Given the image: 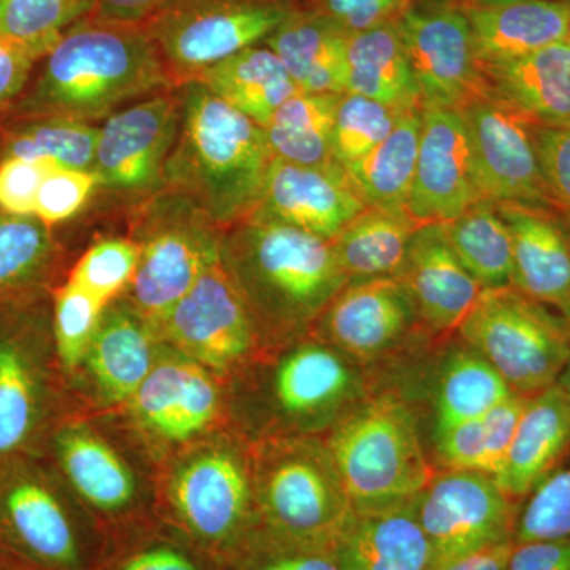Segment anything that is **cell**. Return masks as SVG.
<instances>
[{
  "label": "cell",
  "mask_w": 570,
  "mask_h": 570,
  "mask_svg": "<svg viewBox=\"0 0 570 570\" xmlns=\"http://www.w3.org/2000/svg\"><path fill=\"white\" fill-rule=\"evenodd\" d=\"M0 121L58 118L96 124L154 94L174 89L142 24L88 17L39 62Z\"/></svg>",
  "instance_id": "1"
},
{
  "label": "cell",
  "mask_w": 570,
  "mask_h": 570,
  "mask_svg": "<svg viewBox=\"0 0 570 570\" xmlns=\"http://www.w3.org/2000/svg\"><path fill=\"white\" fill-rule=\"evenodd\" d=\"M220 264L264 352L313 335L318 318L348 283L328 239L261 213L225 228Z\"/></svg>",
  "instance_id": "2"
},
{
  "label": "cell",
  "mask_w": 570,
  "mask_h": 570,
  "mask_svg": "<svg viewBox=\"0 0 570 570\" xmlns=\"http://www.w3.org/2000/svg\"><path fill=\"white\" fill-rule=\"evenodd\" d=\"M225 387L228 422L247 441L326 436L379 390L376 374L314 335L265 352Z\"/></svg>",
  "instance_id": "3"
},
{
  "label": "cell",
  "mask_w": 570,
  "mask_h": 570,
  "mask_svg": "<svg viewBox=\"0 0 570 570\" xmlns=\"http://www.w3.org/2000/svg\"><path fill=\"white\" fill-rule=\"evenodd\" d=\"M175 92L179 129L165 164L164 189L186 195L225 230L261 205L273 160L264 127L204 82H183Z\"/></svg>",
  "instance_id": "4"
},
{
  "label": "cell",
  "mask_w": 570,
  "mask_h": 570,
  "mask_svg": "<svg viewBox=\"0 0 570 570\" xmlns=\"http://www.w3.org/2000/svg\"><path fill=\"white\" fill-rule=\"evenodd\" d=\"M156 517L228 566L261 531L250 441L227 426L157 468Z\"/></svg>",
  "instance_id": "5"
},
{
  "label": "cell",
  "mask_w": 570,
  "mask_h": 570,
  "mask_svg": "<svg viewBox=\"0 0 570 570\" xmlns=\"http://www.w3.org/2000/svg\"><path fill=\"white\" fill-rule=\"evenodd\" d=\"M43 456L107 538L156 517L157 466L116 412H71Z\"/></svg>",
  "instance_id": "6"
},
{
  "label": "cell",
  "mask_w": 570,
  "mask_h": 570,
  "mask_svg": "<svg viewBox=\"0 0 570 570\" xmlns=\"http://www.w3.org/2000/svg\"><path fill=\"white\" fill-rule=\"evenodd\" d=\"M261 531L284 542L333 550L355 515L324 436L250 441Z\"/></svg>",
  "instance_id": "7"
},
{
  "label": "cell",
  "mask_w": 570,
  "mask_h": 570,
  "mask_svg": "<svg viewBox=\"0 0 570 570\" xmlns=\"http://www.w3.org/2000/svg\"><path fill=\"white\" fill-rule=\"evenodd\" d=\"M107 542L43 455L0 459V551L36 570H96Z\"/></svg>",
  "instance_id": "8"
},
{
  "label": "cell",
  "mask_w": 570,
  "mask_h": 570,
  "mask_svg": "<svg viewBox=\"0 0 570 570\" xmlns=\"http://www.w3.org/2000/svg\"><path fill=\"white\" fill-rule=\"evenodd\" d=\"M51 295L0 311V459L43 455L55 428L86 406L56 352Z\"/></svg>",
  "instance_id": "9"
},
{
  "label": "cell",
  "mask_w": 570,
  "mask_h": 570,
  "mask_svg": "<svg viewBox=\"0 0 570 570\" xmlns=\"http://www.w3.org/2000/svg\"><path fill=\"white\" fill-rule=\"evenodd\" d=\"M325 441L355 512L412 501L433 479L415 409L395 392L377 390Z\"/></svg>",
  "instance_id": "10"
},
{
  "label": "cell",
  "mask_w": 570,
  "mask_h": 570,
  "mask_svg": "<svg viewBox=\"0 0 570 570\" xmlns=\"http://www.w3.org/2000/svg\"><path fill=\"white\" fill-rule=\"evenodd\" d=\"M138 264L126 296L154 326L220 261L224 230L186 195L163 189L129 214Z\"/></svg>",
  "instance_id": "11"
},
{
  "label": "cell",
  "mask_w": 570,
  "mask_h": 570,
  "mask_svg": "<svg viewBox=\"0 0 570 570\" xmlns=\"http://www.w3.org/2000/svg\"><path fill=\"white\" fill-rule=\"evenodd\" d=\"M455 335L521 396L557 384L570 354V318L512 285L482 291Z\"/></svg>",
  "instance_id": "12"
},
{
  "label": "cell",
  "mask_w": 570,
  "mask_h": 570,
  "mask_svg": "<svg viewBox=\"0 0 570 570\" xmlns=\"http://www.w3.org/2000/svg\"><path fill=\"white\" fill-rule=\"evenodd\" d=\"M116 414L157 468L230 426L224 382L164 341L151 373Z\"/></svg>",
  "instance_id": "13"
},
{
  "label": "cell",
  "mask_w": 570,
  "mask_h": 570,
  "mask_svg": "<svg viewBox=\"0 0 570 570\" xmlns=\"http://www.w3.org/2000/svg\"><path fill=\"white\" fill-rule=\"evenodd\" d=\"M291 10L272 0H163L142 26L178 86L264 43Z\"/></svg>",
  "instance_id": "14"
},
{
  "label": "cell",
  "mask_w": 570,
  "mask_h": 570,
  "mask_svg": "<svg viewBox=\"0 0 570 570\" xmlns=\"http://www.w3.org/2000/svg\"><path fill=\"white\" fill-rule=\"evenodd\" d=\"M313 335L376 374L377 384L438 340L420 321L414 299L396 276L348 281Z\"/></svg>",
  "instance_id": "15"
},
{
  "label": "cell",
  "mask_w": 570,
  "mask_h": 570,
  "mask_svg": "<svg viewBox=\"0 0 570 570\" xmlns=\"http://www.w3.org/2000/svg\"><path fill=\"white\" fill-rule=\"evenodd\" d=\"M179 129L175 88L116 111L99 126L92 170L105 206L129 214L164 189Z\"/></svg>",
  "instance_id": "16"
},
{
  "label": "cell",
  "mask_w": 570,
  "mask_h": 570,
  "mask_svg": "<svg viewBox=\"0 0 570 570\" xmlns=\"http://www.w3.org/2000/svg\"><path fill=\"white\" fill-rule=\"evenodd\" d=\"M156 330L167 346L212 371L224 384L265 354L245 303L220 261L198 277Z\"/></svg>",
  "instance_id": "17"
},
{
  "label": "cell",
  "mask_w": 570,
  "mask_h": 570,
  "mask_svg": "<svg viewBox=\"0 0 570 570\" xmlns=\"http://www.w3.org/2000/svg\"><path fill=\"white\" fill-rule=\"evenodd\" d=\"M520 502L478 471H436L414 498L415 515L436 553L438 568L513 542Z\"/></svg>",
  "instance_id": "18"
},
{
  "label": "cell",
  "mask_w": 570,
  "mask_h": 570,
  "mask_svg": "<svg viewBox=\"0 0 570 570\" xmlns=\"http://www.w3.org/2000/svg\"><path fill=\"white\" fill-rule=\"evenodd\" d=\"M396 26L422 104L460 110L489 91L461 0H415Z\"/></svg>",
  "instance_id": "19"
},
{
  "label": "cell",
  "mask_w": 570,
  "mask_h": 570,
  "mask_svg": "<svg viewBox=\"0 0 570 570\" xmlns=\"http://www.w3.org/2000/svg\"><path fill=\"white\" fill-rule=\"evenodd\" d=\"M459 111L466 124L482 200L554 208L540 167L534 124L490 89Z\"/></svg>",
  "instance_id": "20"
},
{
  "label": "cell",
  "mask_w": 570,
  "mask_h": 570,
  "mask_svg": "<svg viewBox=\"0 0 570 570\" xmlns=\"http://www.w3.org/2000/svg\"><path fill=\"white\" fill-rule=\"evenodd\" d=\"M160 348L156 326L119 296L105 307L71 387L88 407L121 411L151 373Z\"/></svg>",
  "instance_id": "21"
},
{
  "label": "cell",
  "mask_w": 570,
  "mask_h": 570,
  "mask_svg": "<svg viewBox=\"0 0 570 570\" xmlns=\"http://www.w3.org/2000/svg\"><path fill=\"white\" fill-rule=\"evenodd\" d=\"M482 200L459 110L422 104V134L406 209L420 224H444Z\"/></svg>",
  "instance_id": "22"
},
{
  "label": "cell",
  "mask_w": 570,
  "mask_h": 570,
  "mask_svg": "<svg viewBox=\"0 0 570 570\" xmlns=\"http://www.w3.org/2000/svg\"><path fill=\"white\" fill-rule=\"evenodd\" d=\"M456 336V335H455ZM449 340V337H448ZM431 346L396 371H411L412 387L423 384L431 409V439L450 428L478 419L515 395L497 370L456 336L452 343Z\"/></svg>",
  "instance_id": "23"
},
{
  "label": "cell",
  "mask_w": 570,
  "mask_h": 570,
  "mask_svg": "<svg viewBox=\"0 0 570 570\" xmlns=\"http://www.w3.org/2000/svg\"><path fill=\"white\" fill-rule=\"evenodd\" d=\"M513 245L512 287L570 318V224L550 206L494 204Z\"/></svg>",
  "instance_id": "24"
},
{
  "label": "cell",
  "mask_w": 570,
  "mask_h": 570,
  "mask_svg": "<svg viewBox=\"0 0 570 570\" xmlns=\"http://www.w3.org/2000/svg\"><path fill=\"white\" fill-rule=\"evenodd\" d=\"M365 208L344 168L303 167L273 157L254 213L332 242Z\"/></svg>",
  "instance_id": "25"
},
{
  "label": "cell",
  "mask_w": 570,
  "mask_h": 570,
  "mask_svg": "<svg viewBox=\"0 0 570 570\" xmlns=\"http://www.w3.org/2000/svg\"><path fill=\"white\" fill-rule=\"evenodd\" d=\"M438 340L455 335L483 288L453 253L442 224H422L396 275Z\"/></svg>",
  "instance_id": "26"
},
{
  "label": "cell",
  "mask_w": 570,
  "mask_h": 570,
  "mask_svg": "<svg viewBox=\"0 0 570 570\" xmlns=\"http://www.w3.org/2000/svg\"><path fill=\"white\" fill-rule=\"evenodd\" d=\"M480 66L568 39L570 0H461Z\"/></svg>",
  "instance_id": "27"
},
{
  "label": "cell",
  "mask_w": 570,
  "mask_h": 570,
  "mask_svg": "<svg viewBox=\"0 0 570 570\" xmlns=\"http://www.w3.org/2000/svg\"><path fill=\"white\" fill-rule=\"evenodd\" d=\"M569 453L570 400L554 384L528 400L498 483L521 504L561 468Z\"/></svg>",
  "instance_id": "28"
},
{
  "label": "cell",
  "mask_w": 570,
  "mask_h": 570,
  "mask_svg": "<svg viewBox=\"0 0 570 570\" xmlns=\"http://www.w3.org/2000/svg\"><path fill=\"white\" fill-rule=\"evenodd\" d=\"M341 570H436L433 546L420 527L414 499L395 508L355 512L333 547Z\"/></svg>",
  "instance_id": "29"
},
{
  "label": "cell",
  "mask_w": 570,
  "mask_h": 570,
  "mask_svg": "<svg viewBox=\"0 0 570 570\" xmlns=\"http://www.w3.org/2000/svg\"><path fill=\"white\" fill-rule=\"evenodd\" d=\"M490 92L534 126L570 124V45L558 41L519 58L480 66Z\"/></svg>",
  "instance_id": "30"
},
{
  "label": "cell",
  "mask_w": 570,
  "mask_h": 570,
  "mask_svg": "<svg viewBox=\"0 0 570 570\" xmlns=\"http://www.w3.org/2000/svg\"><path fill=\"white\" fill-rule=\"evenodd\" d=\"M67 253L36 216L0 212V311L50 296L66 279Z\"/></svg>",
  "instance_id": "31"
},
{
  "label": "cell",
  "mask_w": 570,
  "mask_h": 570,
  "mask_svg": "<svg viewBox=\"0 0 570 570\" xmlns=\"http://www.w3.org/2000/svg\"><path fill=\"white\" fill-rule=\"evenodd\" d=\"M264 43L299 92H346L348 36L321 14L292 9Z\"/></svg>",
  "instance_id": "32"
},
{
  "label": "cell",
  "mask_w": 570,
  "mask_h": 570,
  "mask_svg": "<svg viewBox=\"0 0 570 570\" xmlns=\"http://www.w3.org/2000/svg\"><path fill=\"white\" fill-rule=\"evenodd\" d=\"M197 81L261 127L298 91L284 63L265 43L235 52L204 71Z\"/></svg>",
  "instance_id": "33"
},
{
  "label": "cell",
  "mask_w": 570,
  "mask_h": 570,
  "mask_svg": "<svg viewBox=\"0 0 570 570\" xmlns=\"http://www.w3.org/2000/svg\"><path fill=\"white\" fill-rule=\"evenodd\" d=\"M346 92L397 110L422 107V94L396 22L348 37Z\"/></svg>",
  "instance_id": "34"
},
{
  "label": "cell",
  "mask_w": 570,
  "mask_h": 570,
  "mask_svg": "<svg viewBox=\"0 0 570 570\" xmlns=\"http://www.w3.org/2000/svg\"><path fill=\"white\" fill-rule=\"evenodd\" d=\"M420 225L406 208L366 206L330 243L348 281L396 276Z\"/></svg>",
  "instance_id": "35"
},
{
  "label": "cell",
  "mask_w": 570,
  "mask_h": 570,
  "mask_svg": "<svg viewBox=\"0 0 570 570\" xmlns=\"http://www.w3.org/2000/svg\"><path fill=\"white\" fill-rule=\"evenodd\" d=\"M343 94L296 92L265 127L276 159L303 167L343 168L333 156V126Z\"/></svg>",
  "instance_id": "36"
},
{
  "label": "cell",
  "mask_w": 570,
  "mask_h": 570,
  "mask_svg": "<svg viewBox=\"0 0 570 570\" xmlns=\"http://www.w3.org/2000/svg\"><path fill=\"white\" fill-rule=\"evenodd\" d=\"M422 134V107L406 110L397 119L395 129L366 157L346 168L366 206L376 208H406Z\"/></svg>",
  "instance_id": "37"
},
{
  "label": "cell",
  "mask_w": 570,
  "mask_h": 570,
  "mask_svg": "<svg viewBox=\"0 0 570 570\" xmlns=\"http://www.w3.org/2000/svg\"><path fill=\"white\" fill-rule=\"evenodd\" d=\"M530 396L512 395L478 419L450 428L434 439L441 471H478L499 479L521 414Z\"/></svg>",
  "instance_id": "38"
},
{
  "label": "cell",
  "mask_w": 570,
  "mask_h": 570,
  "mask_svg": "<svg viewBox=\"0 0 570 570\" xmlns=\"http://www.w3.org/2000/svg\"><path fill=\"white\" fill-rule=\"evenodd\" d=\"M442 227L453 253L483 291L512 283V235L493 202H475Z\"/></svg>",
  "instance_id": "39"
},
{
  "label": "cell",
  "mask_w": 570,
  "mask_h": 570,
  "mask_svg": "<svg viewBox=\"0 0 570 570\" xmlns=\"http://www.w3.org/2000/svg\"><path fill=\"white\" fill-rule=\"evenodd\" d=\"M96 570H227V566L154 517L108 538Z\"/></svg>",
  "instance_id": "40"
},
{
  "label": "cell",
  "mask_w": 570,
  "mask_h": 570,
  "mask_svg": "<svg viewBox=\"0 0 570 570\" xmlns=\"http://www.w3.org/2000/svg\"><path fill=\"white\" fill-rule=\"evenodd\" d=\"M99 126L71 119L0 121V157L41 159L73 170H92Z\"/></svg>",
  "instance_id": "41"
},
{
  "label": "cell",
  "mask_w": 570,
  "mask_h": 570,
  "mask_svg": "<svg viewBox=\"0 0 570 570\" xmlns=\"http://www.w3.org/2000/svg\"><path fill=\"white\" fill-rule=\"evenodd\" d=\"M92 10L94 0H0V39L40 62L62 33Z\"/></svg>",
  "instance_id": "42"
},
{
  "label": "cell",
  "mask_w": 570,
  "mask_h": 570,
  "mask_svg": "<svg viewBox=\"0 0 570 570\" xmlns=\"http://www.w3.org/2000/svg\"><path fill=\"white\" fill-rule=\"evenodd\" d=\"M406 110L389 107L370 97L344 92L333 126V156L346 170L381 145Z\"/></svg>",
  "instance_id": "43"
},
{
  "label": "cell",
  "mask_w": 570,
  "mask_h": 570,
  "mask_svg": "<svg viewBox=\"0 0 570 570\" xmlns=\"http://www.w3.org/2000/svg\"><path fill=\"white\" fill-rule=\"evenodd\" d=\"M105 307L107 305L96 296L66 279L52 291V336L59 362L69 381L85 358Z\"/></svg>",
  "instance_id": "44"
},
{
  "label": "cell",
  "mask_w": 570,
  "mask_h": 570,
  "mask_svg": "<svg viewBox=\"0 0 570 570\" xmlns=\"http://www.w3.org/2000/svg\"><path fill=\"white\" fill-rule=\"evenodd\" d=\"M138 264V249L132 239H99L70 266L66 281L108 305L126 294Z\"/></svg>",
  "instance_id": "45"
},
{
  "label": "cell",
  "mask_w": 570,
  "mask_h": 570,
  "mask_svg": "<svg viewBox=\"0 0 570 570\" xmlns=\"http://www.w3.org/2000/svg\"><path fill=\"white\" fill-rule=\"evenodd\" d=\"M554 538H570V464L521 502L513 530V543Z\"/></svg>",
  "instance_id": "46"
},
{
  "label": "cell",
  "mask_w": 570,
  "mask_h": 570,
  "mask_svg": "<svg viewBox=\"0 0 570 570\" xmlns=\"http://www.w3.org/2000/svg\"><path fill=\"white\" fill-rule=\"evenodd\" d=\"M227 570H341L332 550L309 549L258 531Z\"/></svg>",
  "instance_id": "47"
},
{
  "label": "cell",
  "mask_w": 570,
  "mask_h": 570,
  "mask_svg": "<svg viewBox=\"0 0 570 570\" xmlns=\"http://www.w3.org/2000/svg\"><path fill=\"white\" fill-rule=\"evenodd\" d=\"M97 187L94 170L52 167L41 183L33 216L50 228L67 223L91 202Z\"/></svg>",
  "instance_id": "48"
},
{
  "label": "cell",
  "mask_w": 570,
  "mask_h": 570,
  "mask_svg": "<svg viewBox=\"0 0 570 570\" xmlns=\"http://www.w3.org/2000/svg\"><path fill=\"white\" fill-rule=\"evenodd\" d=\"M415 0H305V9L333 22L348 37L392 24L406 13Z\"/></svg>",
  "instance_id": "49"
},
{
  "label": "cell",
  "mask_w": 570,
  "mask_h": 570,
  "mask_svg": "<svg viewBox=\"0 0 570 570\" xmlns=\"http://www.w3.org/2000/svg\"><path fill=\"white\" fill-rule=\"evenodd\" d=\"M58 165L26 157H0V212L33 216L45 176Z\"/></svg>",
  "instance_id": "50"
},
{
  "label": "cell",
  "mask_w": 570,
  "mask_h": 570,
  "mask_svg": "<svg viewBox=\"0 0 570 570\" xmlns=\"http://www.w3.org/2000/svg\"><path fill=\"white\" fill-rule=\"evenodd\" d=\"M534 137L551 202L570 224V124L535 126Z\"/></svg>",
  "instance_id": "51"
},
{
  "label": "cell",
  "mask_w": 570,
  "mask_h": 570,
  "mask_svg": "<svg viewBox=\"0 0 570 570\" xmlns=\"http://www.w3.org/2000/svg\"><path fill=\"white\" fill-rule=\"evenodd\" d=\"M508 570H570V538L512 543Z\"/></svg>",
  "instance_id": "52"
},
{
  "label": "cell",
  "mask_w": 570,
  "mask_h": 570,
  "mask_svg": "<svg viewBox=\"0 0 570 570\" xmlns=\"http://www.w3.org/2000/svg\"><path fill=\"white\" fill-rule=\"evenodd\" d=\"M37 63L28 51L0 39V115L24 91Z\"/></svg>",
  "instance_id": "53"
},
{
  "label": "cell",
  "mask_w": 570,
  "mask_h": 570,
  "mask_svg": "<svg viewBox=\"0 0 570 570\" xmlns=\"http://www.w3.org/2000/svg\"><path fill=\"white\" fill-rule=\"evenodd\" d=\"M163 0H94L92 17L142 24Z\"/></svg>",
  "instance_id": "54"
},
{
  "label": "cell",
  "mask_w": 570,
  "mask_h": 570,
  "mask_svg": "<svg viewBox=\"0 0 570 570\" xmlns=\"http://www.w3.org/2000/svg\"><path fill=\"white\" fill-rule=\"evenodd\" d=\"M513 543V542H512ZM512 543L491 547V549L480 550L478 553L466 554L439 566L436 570H508V560Z\"/></svg>",
  "instance_id": "55"
},
{
  "label": "cell",
  "mask_w": 570,
  "mask_h": 570,
  "mask_svg": "<svg viewBox=\"0 0 570 570\" xmlns=\"http://www.w3.org/2000/svg\"><path fill=\"white\" fill-rule=\"evenodd\" d=\"M0 570H36L31 566L24 564V562L17 560V558L10 557V554L0 551Z\"/></svg>",
  "instance_id": "56"
},
{
  "label": "cell",
  "mask_w": 570,
  "mask_h": 570,
  "mask_svg": "<svg viewBox=\"0 0 570 570\" xmlns=\"http://www.w3.org/2000/svg\"><path fill=\"white\" fill-rule=\"evenodd\" d=\"M557 384L560 385L562 390H564L566 395H568L570 400V354L568 362H566L564 370H562L561 376L560 379H558Z\"/></svg>",
  "instance_id": "57"
},
{
  "label": "cell",
  "mask_w": 570,
  "mask_h": 570,
  "mask_svg": "<svg viewBox=\"0 0 570 570\" xmlns=\"http://www.w3.org/2000/svg\"><path fill=\"white\" fill-rule=\"evenodd\" d=\"M272 2L279 3V6L288 7V9H295L299 3L305 2V0H272Z\"/></svg>",
  "instance_id": "58"
},
{
  "label": "cell",
  "mask_w": 570,
  "mask_h": 570,
  "mask_svg": "<svg viewBox=\"0 0 570 570\" xmlns=\"http://www.w3.org/2000/svg\"><path fill=\"white\" fill-rule=\"evenodd\" d=\"M566 41H568V43L570 45V28H569L568 39H566Z\"/></svg>",
  "instance_id": "59"
}]
</instances>
